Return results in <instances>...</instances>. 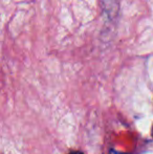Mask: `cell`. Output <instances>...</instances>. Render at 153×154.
<instances>
[{"instance_id":"3957f363","label":"cell","mask_w":153,"mask_h":154,"mask_svg":"<svg viewBox=\"0 0 153 154\" xmlns=\"http://www.w3.org/2000/svg\"><path fill=\"white\" fill-rule=\"evenodd\" d=\"M152 137H153V127H152Z\"/></svg>"},{"instance_id":"6da1fadb","label":"cell","mask_w":153,"mask_h":154,"mask_svg":"<svg viewBox=\"0 0 153 154\" xmlns=\"http://www.w3.org/2000/svg\"><path fill=\"white\" fill-rule=\"evenodd\" d=\"M109 154H128V153H124V152H120V151H115V150H110Z\"/></svg>"},{"instance_id":"7a4b0ae2","label":"cell","mask_w":153,"mask_h":154,"mask_svg":"<svg viewBox=\"0 0 153 154\" xmlns=\"http://www.w3.org/2000/svg\"><path fill=\"white\" fill-rule=\"evenodd\" d=\"M68 154H84V153L80 152V151H72V152H70V153H68Z\"/></svg>"}]
</instances>
